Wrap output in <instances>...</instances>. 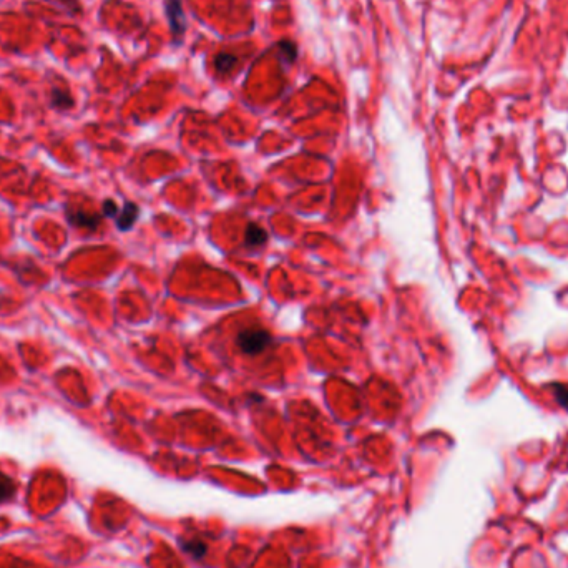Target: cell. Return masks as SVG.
I'll return each mask as SVG.
<instances>
[{"mask_svg": "<svg viewBox=\"0 0 568 568\" xmlns=\"http://www.w3.org/2000/svg\"><path fill=\"white\" fill-rule=\"evenodd\" d=\"M233 64L234 59L228 54H219L218 57H216V70H218L219 73H226L228 70H231Z\"/></svg>", "mask_w": 568, "mask_h": 568, "instance_id": "ba28073f", "label": "cell"}, {"mask_svg": "<svg viewBox=\"0 0 568 568\" xmlns=\"http://www.w3.org/2000/svg\"><path fill=\"white\" fill-rule=\"evenodd\" d=\"M165 8H167V17H168V22H170L173 34H175L176 37H183V34H185V29H186V18H185V12H183V7H181V0H167Z\"/></svg>", "mask_w": 568, "mask_h": 568, "instance_id": "7a4b0ae2", "label": "cell"}, {"mask_svg": "<svg viewBox=\"0 0 568 568\" xmlns=\"http://www.w3.org/2000/svg\"><path fill=\"white\" fill-rule=\"evenodd\" d=\"M553 391H555V397L560 406L568 411V384H555Z\"/></svg>", "mask_w": 568, "mask_h": 568, "instance_id": "9c48e42d", "label": "cell"}, {"mask_svg": "<svg viewBox=\"0 0 568 568\" xmlns=\"http://www.w3.org/2000/svg\"><path fill=\"white\" fill-rule=\"evenodd\" d=\"M13 492H16V485H13V482L8 477L4 476V473H0V504H2V502L11 500Z\"/></svg>", "mask_w": 568, "mask_h": 568, "instance_id": "52a82bcc", "label": "cell"}, {"mask_svg": "<svg viewBox=\"0 0 568 568\" xmlns=\"http://www.w3.org/2000/svg\"><path fill=\"white\" fill-rule=\"evenodd\" d=\"M266 233L265 229L258 226V224H250L246 229V243L250 246H261L266 243Z\"/></svg>", "mask_w": 568, "mask_h": 568, "instance_id": "8992f818", "label": "cell"}, {"mask_svg": "<svg viewBox=\"0 0 568 568\" xmlns=\"http://www.w3.org/2000/svg\"><path fill=\"white\" fill-rule=\"evenodd\" d=\"M68 222L75 224L78 228H85V229H97L98 224H100V214L90 213V211L85 210H67Z\"/></svg>", "mask_w": 568, "mask_h": 568, "instance_id": "3957f363", "label": "cell"}, {"mask_svg": "<svg viewBox=\"0 0 568 568\" xmlns=\"http://www.w3.org/2000/svg\"><path fill=\"white\" fill-rule=\"evenodd\" d=\"M50 103L57 110H70L73 107V97L67 88L54 87L50 93Z\"/></svg>", "mask_w": 568, "mask_h": 568, "instance_id": "277c9868", "label": "cell"}, {"mask_svg": "<svg viewBox=\"0 0 568 568\" xmlns=\"http://www.w3.org/2000/svg\"><path fill=\"white\" fill-rule=\"evenodd\" d=\"M271 344V334L261 327H251L239 332L238 346L243 353L246 354H258L265 351Z\"/></svg>", "mask_w": 568, "mask_h": 568, "instance_id": "6da1fadb", "label": "cell"}, {"mask_svg": "<svg viewBox=\"0 0 568 568\" xmlns=\"http://www.w3.org/2000/svg\"><path fill=\"white\" fill-rule=\"evenodd\" d=\"M103 214H105L107 218H115V216L119 214V206L115 205V201L107 200L105 203H103Z\"/></svg>", "mask_w": 568, "mask_h": 568, "instance_id": "30bf717a", "label": "cell"}, {"mask_svg": "<svg viewBox=\"0 0 568 568\" xmlns=\"http://www.w3.org/2000/svg\"><path fill=\"white\" fill-rule=\"evenodd\" d=\"M138 218V208L133 203H126L123 206V210L119 211L116 214V226H119L121 231H126L133 226V223L137 222Z\"/></svg>", "mask_w": 568, "mask_h": 568, "instance_id": "5b68a950", "label": "cell"}]
</instances>
